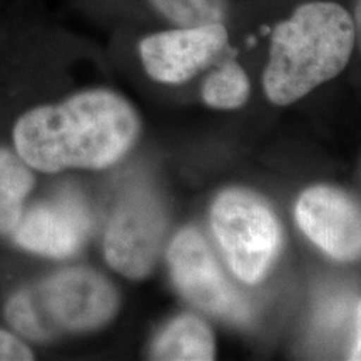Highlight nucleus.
Instances as JSON below:
<instances>
[{
    "instance_id": "f257e3e1",
    "label": "nucleus",
    "mask_w": 361,
    "mask_h": 361,
    "mask_svg": "<svg viewBox=\"0 0 361 361\" xmlns=\"http://www.w3.org/2000/svg\"><path fill=\"white\" fill-rule=\"evenodd\" d=\"M141 119L129 101L109 89H89L22 114L13 126L17 156L30 169H106L137 141Z\"/></svg>"
},
{
    "instance_id": "f03ea898",
    "label": "nucleus",
    "mask_w": 361,
    "mask_h": 361,
    "mask_svg": "<svg viewBox=\"0 0 361 361\" xmlns=\"http://www.w3.org/2000/svg\"><path fill=\"white\" fill-rule=\"evenodd\" d=\"M356 51L350 7L340 0H296L271 25L263 87L271 102L288 106L346 69Z\"/></svg>"
},
{
    "instance_id": "7ed1b4c3",
    "label": "nucleus",
    "mask_w": 361,
    "mask_h": 361,
    "mask_svg": "<svg viewBox=\"0 0 361 361\" xmlns=\"http://www.w3.org/2000/svg\"><path fill=\"white\" fill-rule=\"evenodd\" d=\"M119 310V293L97 271L67 268L8 298L4 313L20 338L51 341L106 326Z\"/></svg>"
},
{
    "instance_id": "20e7f679",
    "label": "nucleus",
    "mask_w": 361,
    "mask_h": 361,
    "mask_svg": "<svg viewBox=\"0 0 361 361\" xmlns=\"http://www.w3.org/2000/svg\"><path fill=\"white\" fill-rule=\"evenodd\" d=\"M211 228L233 273L258 284L273 268L283 246L281 224L258 194L226 189L211 207Z\"/></svg>"
},
{
    "instance_id": "39448f33",
    "label": "nucleus",
    "mask_w": 361,
    "mask_h": 361,
    "mask_svg": "<svg viewBox=\"0 0 361 361\" xmlns=\"http://www.w3.org/2000/svg\"><path fill=\"white\" fill-rule=\"evenodd\" d=\"M231 49V17L226 22L171 25L135 40V54L152 80L186 84L223 59Z\"/></svg>"
},
{
    "instance_id": "423d86ee",
    "label": "nucleus",
    "mask_w": 361,
    "mask_h": 361,
    "mask_svg": "<svg viewBox=\"0 0 361 361\" xmlns=\"http://www.w3.org/2000/svg\"><path fill=\"white\" fill-rule=\"evenodd\" d=\"M168 263L180 295L194 306L239 326L252 322L251 305L226 278L200 231L184 228L176 234L168 250Z\"/></svg>"
},
{
    "instance_id": "0eeeda50",
    "label": "nucleus",
    "mask_w": 361,
    "mask_h": 361,
    "mask_svg": "<svg viewBox=\"0 0 361 361\" xmlns=\"http://www.w3.org/2000/svg\"><path fill=\"white\" fill-rule=\"evenodd\" d=\"M164 207L149 189H134L121 200L104 236V256L117 273L142 279L151 273L164 241Z\"/></svg>"
},
{
    "instance_id": "6e6552de",
    "label": "nucleus",
    "mask_w": 361,
    "mask_h": 361,
    "mask_svg": "<svg viewBox=\"0 0 361 361\" xmlns=\"http://www.w3.org/2000/svg\"><path fill=\"white\" fill-rule=\"evenodd\" d=\"M296 223L329 258L361 259V204L333 186L306 189L296 202Z\"/></svg>"
},
{
    "instance_id": "1a4fd4ad",
    "label": "nucleus",
    "mask_w": 361,
    "mask_h": 361,
    "mask_svg": "<svg viewBox=\"0 0 361 361\" xmlns=\"http://www.w3.org/2000/svg\"><path fill=\"white\" fill-rule=\"evenodd\" d=\"M90 224L87 207L78 197L62 196L22 213L12 234L17 245L27 251L64 259L82 247Z\"/></svg>"
},
{
    "instance_id": "9d476101",
    "label": "nucleus",
    "mask_w": 361,
    "mask_h": 361,
    "mask_svg": "<svg viewBox=\"0 0 361 361\" xmlns=\"http://www.w3.org/2000/svg\"><path fill=\"white\" fill-rule=\"evenodd\" d=\"M214 336L201 318L184 314L171 322L152 345L154 360H214Z\"/></svg>"
},
{
    "instance_id": "9b49d317",
    "label": "nucleus",
    "mask_w": 361,
    "mask_h": 361,
    "mask_svg": "<svg viewBox=\"0 0 361 361\" xmlns=\"http://www.w3.org/2000/svg\"><path fill=\"white\" fill-rule=\"evenodd\" d=\"M164 27L226 22L233 13L231 0H130Z\"/></svg>"
},
{
    "instance_id": "f8f14e48",
    "label": "nucleus",
    "mask_w": 361,
    "mask_h": 361,
    "mask_svg": "<svg viewBox=\"0 0 361 361\" xmlns=\"http://www.w3.org/2000/svg\"><path fill=\"white\" fill-rule=\"evenodd\" d=\"M34 188V176L17 152L0 147V234L13 231L24 213V201Z\"/></svg>"
},
{
    "instance_id": "ddd939ff",
    "label": "nucleus",
    "mask_w": 361,
    "mask_h": 361,
    "mask_svg": "<svg viewBox=\"0 0 361 361\" xmlns=\"http://www.w3.org/2000/svg\"><path fill=\"white\" fill-rule=\"evenodd\" d=\"M250 89L245 66L228 52L218 64L211 67L201 87V96L207 106L216 109H236L247 101Z\"/></svg>"
},
{
    "instance_id": "4468645a",
    "label": "nucleus",
    "mask_w": 361,
    "mask_h": 361,
    "mask_svg": "<svg viewBox=\"0 0 361 361\" xmlns=\"http://www.w3.org/2000/svg\"><path fill=\"white\" fill-rule=\"evenodd\" d=\"M34 351L17 333L0 328V361H30Z\"/></svg>"
},
{
    "instance_id": "2eb2a0df",
    "label": "nucleus",
    "mask_w": 361,
    "mask_h": 361,
    "mask_svg": "<svg viewBox=\"0 0 361 361\" xmlns=\"http://www.w3.org/2000/svg\"><path fill=\"white\" fill-rule=\"evenodd\" d=\"M351 17L355 24V37H356V51L361 54V0H351Z\"/></svg>"
},
{
    "instance_id": "dca6fc26",
    "label": "nucleus",
    "mask_w": 361,
    "mask_h": 361,
    "mask_svg": "<svg viewBox=\"0 0 361 361\" xmlns=\"http://www.w3.org/2000/svg\"><path fill=\"white\" fill-rule=\"evenodd\" d=\"M358 318H360V335H358V340H356L355 348L351 350L350 358L356 360V361H361V305H360V310H358Z\"/></svg>"
}]
</instances>
